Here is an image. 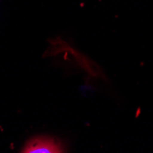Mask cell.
Returning a JSON list of instances; mask_svg holds the SVG:
<instances>
[{
  "instance_id": "obj_1",
  "label": "cell",
  "mask_w": 153,
  "mask_h": 153,
  "mask_svg": "<svg viewBox=\"0 0 153 153\" xmlns=\"http://www.w3.org/2000/svg\"><path fill=\"white\" fill-rule=\"evenodd\" d=\"M62 144L51 137H38L30 140L23 148L24 153H59L63 152Z\"/></svg>"
}]
</instances>
